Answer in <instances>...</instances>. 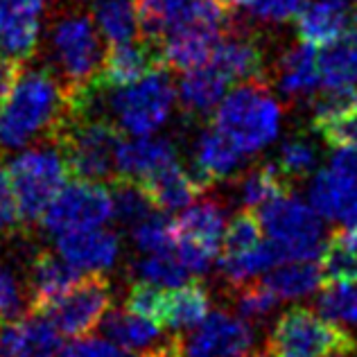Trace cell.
Here are the masks:
<instances>
[{
    "label": "cell",
    "instance_id": "cell-1",
    "mask_svg": "<svg viewBox=\"0 0 357 357\" xmlns=\"http://www.w3.org/2000/svg\"><path fill=\"white\" fill-rule=\"evenodd\" d=\"M68 111V91L45 68L23 70L0 102V152L23 149L34 138H50Z\"/></svg>",
    "mask_w": 357,
    "mask_h": 357
},
{
    "label": "cell",
    "instance_id": "cell-2",
    "mask_svg": "<svg viewBox=\"0 0 357 357\" xmlns=\"http://www.w3.org/2000/svg\"><path fill=\"white\" fill-rule=\"evenodd\" d=\"M50 140L59 145L70 176L86 181L116 178V152L120 129L100 111H66Z\"/></svg>",
    "mask_w": 357,
    "mask_h": 357
},
{
    "label": "cell",
    "instance_id": "cell-3",
    "mask_svg": "<svg viewBox=\"0 0 357 357\" xmlns=\"http://www.w3.org/2000/svg\"><path fill=\"white\" fill-rule=\"evenodd\" d=\"M283 109L265 79L242 82L218 105L213 127H218L244 156L271 145L280 131Z\"/></svg>",
    "mask_w": 357,
    "mask_h": 357
},
{
    "label": "cell",
    "instance_id": "cell-4",
    "mask_svg": "<svg viewBox=\"0 0 357 357\" xmlns=\"http://www.w3.org/2000/svg\"><path fill=\"white\" fill-rule=\"evenodd\" d=\"M267 351L271 357H344L357 351V342L340 324L296 305L278 317Z\"/></svg>",
    "mask_w": 357,
    "mask_h": 357
},
{
    "label": "cell",
    "instance_id": "cell-5",
    "mask_svg": "<svg viewBox=\"0 0 357 357\" xmlns=\"http://www.w3.org/2000/svg\"><path fill=\"white\" fill-rule=\"evenodd\" d=\"M7 174L23 222L41 220L48 204L70 178L68 163L54 140L21 152L9 165Z\"/></svg>",
    "mask_w": 357,
    "mask_h": 357
},
{
    "label": "cell",
    "instance_id": "cell-6",
    "mask_svg": "<svg viewBox=\"0 0 357 357\" xmlns=\"http://www.w3.org/2000/svg\"><path fill=\"white\" fill-rule=\"evenodd\" d=\"M262 231L274 240L287 262L319 260L326 247V231L314 208L296 195L285 192L258 208Z\"/></svg>",
    "mask_w": 357,
    "mask_h": 357
},
{
    "label": "cell",
    "instance_id": "cell-7",
    "mask_svg": "<svg viewBox=\"0 0 357 357\" xmlns=\"http://www.w3.org/2000/svg\"><path fill=\"white\" fill-rule=\"evenodd\" d=\"M174 100V84L163 66L129 86L116 89L109 100L111 122L129 136H152L170 118Z\"/></svg>",
    "mask_w": 357,
    "mask_h": 357
},
{
    "label": "cell",
    "instance_id": "cell-8",
    "mask_svg": "<svg viewBox=\"0 0 357 357\" xmlns=\"http://www.w3.org/2000/svg\"><path fill=\"white\" fill-rule=\"evenodd\" d=\"M50 57L59 70L63 86L75 89L89 84L98 75L105 50H102L100 32L89 16L68 12L52 23L50 34Z\"/></svg>",
    "mask_w": 357,
    "mask_h": 357
},
{
    "label": "cell",
    "instance_id": "cell-9",
    "mask_svg": "<svg viewBox=\"0 0 357 357\" xmlns=\"http://www.w3.org/2000/svg\"><path fill=\"white\" fill-rule=\"evenodd\" d=\"M114 215L111 204V190L100 181H66L57 197L43 211L41 222L43 229L52 236L105 227Z\"/></svg>",
    "mask_w": 357,
    "mask_h": 357
},
{
    "label": "cell",
    "instance_id": "cell-10",
    "mask_svg": "<svg viewBox=\"0 0 357 357\" xmlns=\"http://www.w3.org/2000/svg\"><path fill=\"white\" fill-rule=\"evenodd\" d=\"M176 258L190 274H206L220 256L224 233V211L215 202H199L185 206V211L172 222Z\"/></svg>",
    "mask_w": 357,
    "mask_h": 357
},
{
    "label": "cell",
    "instance_id": "cell-11",
    "mask_svg": "<svg viewBox=\"0 0 357 357\" xmlns=\"http://www.w3.org/2000/svg\"><path fill=\"white\" fill-rule=\"evenodd\" d=\"M111 305V283L102 271L79 278L68 292L39 312L61 335L82 337L100 326Z\"/></svg>",
    "mask_w": 357,
    "mask_h": 357
},
{
    "label": "cell",
    "instance_id": "cell-12",
    "mask_svg": "<svg viewBox=\"0 0 357 357\" xmlns=\"http://www.w3.org/2000/svg\"><path fill=\"white\" fill-rule=\"evenodd\" d=\"M253 328L229 312H208L181 340V357H247L253 349Z\"/></svg>",
    "mask_w": 357,
    "mask_h": 357
},
{
    "label": "cell",
    "instance_id": "cell-13",
    "mask_svg": "<svg viewBox=\"0 0 357 357\" xmlns=\"http://www.w3.org/2000/svg\"><path fill=\"white\" fill-rule=\"evenodd\" d=\"M156 68H163L158 43L147 39H134L125 43H114L102 57V66L93 82L100 89H122L143 79Z\"/></svg>",
    "mask_w": 357,
    "mask_h": 357
},
{
    "label": "cell",
    "instance_id": "cell-14",
    "mask_svg": "<svg viewBox=\"0 0 357 357\" xmlns=\"http://www.w3.org/2000/svg\"><path fill=\"white\" fill-rule=\"evenodd\" d=\"M48 0H0V54L27 61L36 52Z\"/></svg>",
    "mask_w": 357,
    "mask_h": 357
},
{
    "label": "cell",
    "instance_id": "cell-15",
    "mask_svg": "<svg viewBox=\"0 0 357 357\" xmlns=\"http://www.w3.org/2000/svg\"><path fill=\"white\" fill-rule=\"evenodd\" d=\"M59 331L41 314L0 321V357H57Z\"/></svg>",
    "mask_w": 357,
    "mask_h": 357
},
{
    "label": "cell",
    "instance_id": "cell-16",
    "mask_svg": "<svg viewBox=\"0 0 357 357\" xmlns=\"http://www.w3.org/2000/svg\"><path fill=\"white\" fill-rule=\"evenodd\" d=\"M57 253L77 271H102L116 265L120 256V240L114 231L102 227L63 233L57 240Z\"/></svg>",
    "mask_w": 357,
    "mask_h": 357
},
{
    "label": "cell",
    "instance_id": "cell-17",
    "mask_svg": "<svg viewBox=\"0 0 357 357\" xmlns=\"http://www.w3.org/2000/svg\"><path fill=\"white\" fill-rule=\"evenodd\" d=\"M215 68H220L231 82L265 79V52L253 39V34L229 27L222 32L208 59Z\"/></svg>",
    "mask_w": 357,
    "mask_h": 357
},
{
    "label": "cell",
    "instance_id": "cell-18",
    "mask_svg": "<svg viewBox=\"0 0 357 357\" xmlns=\"http://www.w3.org/2000/svg\"><path fill=\"white\" fill-rule=\"evenodd\" d=\"M176 161L178 154L170 138L136 136L134 140H120L116 152V178L140 181Z\"/></svg>",
    "mask_w": 357,
    "mask_h": 357
},
{
    "label": "cell",
    "instance_id": "cell-19",
    "mask_svg": "<svg viewBox=\"0 0 357 357\" xmlns=\"http://www.w3.org/2000/svg\"><path fill=\"white\" fill-rule=\"evenodd\" d=\"M307 197L321 220L342 224L357 220V181L335 172L333 167L314 174Z\"/></svg>",
    "mask_w": 357,
    "mask_h": 357
},
{
    "label": "cell",
    "instance_id": "cell-20",
    "mask_svg": "<svg viewBox=\"0 0 357 357\" xmlns=\"http://www.w3.org/2000/svg\"><path fill=\"white\" fill-rule=\"evenodd\" d=\"M79 280V271L59 253L39 251L30 267V314H39Z\"/></svg>",
    "mask_w": 357,
    "mask_h": 357
},
{
    "label": "cell",
    "instance_id": "cell-21",
    "mask_svg": "<svg viewBox=\"0 0 357 357\" xmlns=\"http://www.w3.org/2000/svg\"><path fill=\"white\" fill-rule=\"evenodd\" d=\"M244 154L222 134L218 127L204 129L195 143V167L192 176L204 188L224 181L242 165Z\"/></svg>",
    "mask_w": 357,
    "mask_h": 357
},
{
    "label": "cell",
    "instance_id": "cell-22",
    "mask_svg": "<svg viewBox=\"0 0 357 357\" xmlns=\"http://www.w3.org/2000/svg\"><path fill=\"white\" fill-rule=\"evenodd\" d=\"M136 183L143 188L147 199L161 213H174L185 208V206H190L206 190L192 176V172H188L178 165V161L145 178H140Z\"/></svg>",
    "mask_w": 357,
    "mask_h": 357
},
{
    "label": "cell",
    "instance_id": "cell-23",
    "mask_svg": "<svg viewBox=\"0 0 357 357\" xmlns=\"http://www.w3.org/2000/svg\"><path fill=\"white\" fill-rule=\"evenodd\" d=\"M231 79L211 61L185 70L178 82V105L188 116H208L227 96Z\"/></svg>",
    "mask_w": 357,
    "mask_h": 357
},
{
    "label": "cell",
    "instance_id": "cell-24",
    "mask_svg": "<svg viewBox=\"0 0 357 357\" xmlns=\"http://www.w3.org/2000/svg\"><path fill=\"white\" fill-rule=\"evenodd\" d=\"M355 14L349 0H310L296 16L298 39L307 45H326L337 39Z\"/></svg>",
    "mask_w": 357,
    "mask_h": 357
},
{
    "label": "cell",
    "instance_id": "cell-25",
    "mask_svg": "<svg viewBox=\"0 0 357 357\" xmlns=\"http://www.w3.org/2000/svg\"><path fill=\"white\" fill-rule=\"evenodd\" d=\"M98 328H102L107 340L134 353H154L172 340V337H163L161 326L129 310H111L102 317Z\"/></svg>",
    "mask_w": 357,
    "mask_h": 357
},
{
    "label": "cell",
    "instance_id": "cell-26",
    "mask_svg": "<svg viewBox=\"0 0 357 357\" xmlns=\"http://www.w3.org/2000/svg\"><path fill=\"white\" fill-rule=\"evenodd\" d=\"M319 84H321V77L317 68L314 45L301 41V45L283 52L276 68V86L285 98L310 100L317 93Z\"/></svg>",
    "mask_w": 357,
    "mask_h": 357
},
{
    "label": "cell",
    "instance_id": "cell-27",
    "mask_svg": "<svg viewBox=\"0 0 357 357\" xmlns=\"http://www.w3.org/2000/svg\"><path fill=\"white\" fill-rule=\"evenodd\" d=\"M317 68L326 86L357 84V9L346 30L317 54Z\"/></svg>",
    "mask_w": 357,
    "mask_h": 357
},
{
    "label": "cell",
    "instance_id": "cell-28",
    "mask_svg": "<svg viewBox=\"0 0 357 357\" xmlns=\"http://www.w3.org/2000/svg\"><path fill=\"white\" fill-rule=\"evenodd\" d=\"M211 312V296L199 280H185L165 296L163 328L170 331H192Z\"/></svg>",
    "mask_w": 357,
    "mask_h": 357
},
{
    "label": "cell",
    "instance_id": "cell-29",
    "mask_svg": "<svg viewBox=\"0 0 357 357\" xmlns=\"http://www.w3.org/2000/svg\"><path fill=\"white\" fill-rule=\"evenodd\" d=\"M86 7L93 25L111 45L138 39L136 0H86Z\"/></svg>",
    "mask_w": 357,
    "mask_h": 357
},
{
    "label": "cell",
    "instance_id": "cell-30",
    "mask_svg": "<svg viewBox=\"0 0 357 357\" xmlns=\"http://www.w3.org/2000/svg\"><path fill=\"white\" fill-rule=\"evenodd\" d=\"M262 283L271 289V294L278 301H287L312 294L319 285H324V280L319 260H296L269 269Z\"/></svg>",
    "mask_w": 357,
    "mask_h": 357
},
{
    "label": "cell",
    "instance_id": "cell-31",
    "mask_svg": "<svg viewBox=\"0 0 357 357\" xmlns=\"http://www.w3.org/2000/svg\"><path fill=\"white\" fill-rule=\"evenodd\" d=\"M195 5L197 0H136L138 32H143V39L158 43L192 14Z\"/></svg>",
    "mask_w": 357,
    "mask_h": 357
},
{
    "label": "cell",
    "instance_id": "cell-32",
    "mask_svg": "<svg viewBox=\"0 0 357 357\" xmlns=\"http://www.w3.org/2000/svg\"><path fill=\"white\" fill-rule=\"evenodd\" d=\"M310 102V122L319 131L333 122H340L357 114V84L346 86H328L321 93H314Z\"/></svg>",
    "mask_w": 357,
    "mask_h": 357
},
{
    "label": "cell",
    "instance_id": "cell-33",
    "mask_svg": "<svg viewBox=\"0 0 357 357\" xmlns=\"http://www.w3.org/2000/svg\"><path fill=\"white\" fill-rule=\"evenodd\" d=\"M289 185L292 183L278 172V167L274 163H260L242 176L240 199L244 204V208L256 211L267 202L276 199L278 195L289 192Z\"/></svg>",
    "mask_w": 357,
    "mask_h": 357
},
{
    "label": "cell",
    "instance_id": "cell-34",
    "mask_svg": "<svg viewBox=\"0 0 357 357\" xmlns=\"http://www.w3.org/2000/svg\"><path fill=\"white\" fill-rule=\"evenodd\" d=\"M278 172L283 174L289 183L303 181L317 170L319 165V147L303 134L287 136L278 149L276 163Z\"/></svg>",
    "mask_w": 357,
    "mask_h": 357
},
{
    "label": "cell",
    "instance_id": "cell-35",
    "mask_svg": "<svg viewBox=\"0 0 357 357\" xmlns=\"http://www.w3.org/2000/svg\"><path fill=\"white\" fill-rule=\"evenodd\" d=\"M131 274L136 280H145L158 287H176L188 280L190 271L183 267V262L176 258V253H145L143 258L134 262Z\"/></svg>",
    "mask_w": 357,
    "mask_h": 357
},
{
    "label": "cell",
    "instance_id": "cell-36",
    "mask_svg": "<svg viewBox=\"0 0 357 357\" xmlns=\"http://www.w3.org/2000/svg\"><path fill=\"white\" fill-rule=\"evenodd\" d=\"M111 204H114L111 220H116L125 229H134L136 224L149 218L154 211V206L147 199L143 188L136 181H131V178H116L114 192H111Z\"/></svg>",
    "mask_w": 357,
    "mask_h": 357
},
{
    "label": "cell",
    "instance_id": "cell-37",
    "mask_svg": "<svg viewBox=\"0 0 357 357\" xmlns=\"http://www.w3.org/2000/svg\"><path fill=\"white\" fill-rule=\"evenodd\" d=\"M262 240V224L256 211L244 208L240 215L231 220V224L222 233L220 256L218 260L238 258L242 253L251 251Z\"/></svg>",
    "mask_w": 357,
    "mask_h": 357
},
{
    "label": "cell",
    "instance_id": "cell-38",
    "mask_svg": "<svg viewBox=\"0 0 357 357\" xmlns=\"http://www.w3.org/2000/svg\"><path fill=\"white\" fill-rule=\"evenodd\" d=\"M317 310L340 326H357V278L326 285L317 298Z\"/></svg>",
    "mask_w": 357,
    "mask_h": 357
},
{
    "label": "cell",
    "instance_id": "cell-39",
    "mask_svg": "<svg viewBox=\"0 0 357 357\" xmlns=\"http://www.w3.org/2000/svg\"><path fill=\"white\" fill-rule=\"evenodd\" d=\"M134 244L143 253H163L174 251V229L172 222L165 220L163 215H149L140 224L131 229Z\"/></svg>",
    "mask_w": 357,
    "mask_h": 357
},
{
    "label": "cell",
    "instance_id": "cell-40",
    "mask_svg": "<svg viewBox=\"0 0 357 357\" xmlns=\"http://www.w3.org/2000/svg\"><path fill=\"white\" fill-rule=\"evenodd\" d=\"M165 287H158L145 280H134L131 285L125 307L129 312H134L138 317H145L149 321H154L156 326L163 328V317H165Z\"/></svg>",
    "mask_w": 357,
    "mask_h": 357
},
{
    "label": "cell",
    "instance_id": "cell-41",
    "mask_svg": "<svg viewBox=\"0 0 357 357\" xmlns=\"http://www.w3.org/2000/svg\"><path fill=\"white\" fill-rule=\"evenodd\" d=\"M319 267H321V280L326 285L342 283V280H355L357 278V251L346 249L342 244H337L328 238L321 258H319Z\"/></svg>",
    "mask_w": 357,
    "mask_h": 357
},
{
    "label": "cell",
    "instance_id": "cell-42",
    "mask_svg": "<svg viewBox=\"0 0 357 357\" xmlns=\"http://www.w3.org/2000/svg\"><path fill=\"white\" fill-rule=\"evenodd\" d=\"M244 7L253 21L278 25L296 18L305 7V0H249Z\"/></svg>",
    "mask_w": 357,
    "mask_h": 357
},
{
    "label": "cell",
    "instance_id": "cell-43",
    "mask_svg": "<svg viewBox=\"0 0 357 357\" xmlns=\"http://www.w3.org/2000/svg\"><path fill=\"white\" fill-rule=\"evenodd\" d=\"M280 301L271 294V289L258 280V283L253 285H247L240 292L238 296V312L242 319H247V321H253V319H262L267 317L271 310H274Z\"/></svg>",
    "mask_w": 357,
    "mask_h": 357
},
{
    "label": "cell",
    "instance_id": "cell-44",
    "mask_svg": "<svg viewBox=\"0 0 357 357\" xmlns=\"http://www.w3.org/2000/svg\"><path fill=\"white\" fill-rule=\"evenodd\" d=\"M23 292L21 283L12 269L0 262V321L16 319L23 312Z\"/></svg>",
    "mask_w": 357,
    "mask_h": 357
},
{
    "label": "cell",
    "instance_id": "cell-45",
    "mask_svg": "<svg viewBox=\"0 0 357 357\" xmlns=\"http://www.w3.org/2000/svg\"><path fill=\"white\" fill-rule=\"evenodd\" d=\"M21 213H18L16 197L9 183V174L3 165H0V238L16 236L21 229Z\"/></svg>",
    "mask_w": 357,
    "mask_h": 357
},
{
    "label": "cell",
    "instance_id": "cell-46",
    "mask_svg": "<svg viewBox=\"0 0 357 357\" xmlns=\"http://www.w3.org/2000/svg\"><path fill=\"white\" fill-rule=\"evenodd\" d=\"M319 134L331 147H357V114L319 129Z\"/></svg>",
    "mask_w": 357,
    "mask_h": 357
},
{
    "label": "cell",
    "instance_id": "cell-47",
    "mask_svg": "<svg viewBox=\"0 0 357 357\" xmlns=\"http://www.w3.org/2000/svg\"><path fill=\"white\" fill-rule=\"evenodd\" d=\"M21 73H23V61L0 54V102L12 93L18 77H21Z\"/></svg>",
    "mask_w": 357,
    "mask_h": 357
},
{
    "label": "cell",
    "instance_id": "cell-48",
    "mask_svg": "<svg viewBox=\"0 0 357 357\" xmlns=\"http://www.w3.org/2000/svg\"><path fill=\"white\" fill-rule=\"evenodd\" d=\"M337 152L331 158V167L335 172L357 181V147H335Z\"/></svg>",
    "mask_w": 357,
    "mask_h": 357
},
{
    "label": "cell",
    "instance_id": "cell-49",
    "mask_svg": "<svg viewBox=\"0 0 357 357\" xmlns=\"http://www.w3.org/2000/svg\"><path fill=\"white\" fill-rule=\"evenodd\" d=\"M331 240L337 242V244H342V247H346V249L357 251V220L344 224L342 229H337L331 236Z\"/></svg>",
    "mask_w": 357,
    "mask_h": 357
},
{
    "label": "cell",
    "instance_id": "cell-50",
    "mask_svg": "<svg viewBox=\"0 0 357 357\" xmlns=\"http://www.w3.org/2000/svg\"><path fill=\"white\" fill-rule=\"evenodd\" d=\"M218 3H220L224 9H229V12H231V9H236V7H240V5H247L249 0H218Z\"/></svg>",
    "mask_w": 357,
    "mask_h": 357
},
{
    "label": "cell",
    "instance_id": "cell-51",
    "mask_svg": "<svg viewBox=\"0 0 357 357\" xmlns=\"http://www.w3.org/2000/svg\"><path fill=\"white\" fill-rule=\"evenodd\" d=\"M344 357H346V355H344Z\"/></svg>",
    "mask_w": 357,
    "mask_h": 357
}]
</instances>
